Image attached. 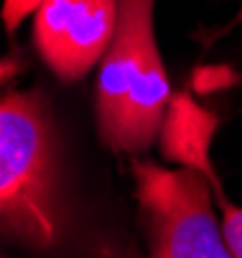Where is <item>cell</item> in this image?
<instances>
[{
    "label": "cell",
    "mask_w": 242,
    "mask_h": 258,
    "mask_svg": "<svg viewBox=\"0 0 242 258\" xmlns=\"http://www.w3.org/2000/svg\"><path fill=\"white\" fill-rule=\"evenodd\" d=\"M44 0H3V23L13 33L31 13H36L41 8Z\"/></svg>",
    "instance_id": "obj_7"
},
{
    "label": "cell",
    "mask_w": 242,
    "mask_h": 258,
    "mask_svg": "<svg viewBox=\"0 0 242 258\" xmlns=\"http://www.w3.org/2000/svg\"><path fill=\"white\" fill-rule=\"evenodd\" d=\"M153 6L156 0H117V31L99 61L97 133L115 154L151 151L174 100L156 44Z\"/></svg>",
    "instance_id": "obj_1"
},
{
    "label": "cell",
    "mask_w": 242,
    "mask_h": 258,
    "mask_svg": "<svg viewBox=\"0 0 242 258\" xmlns=\"http://www.w3.org/2000/svg\"><path fill=\"white\" fill-rule=\"evenodd\" d=\"M135 197L143 210L151 258H232L212 210V184L204 174L133 156Z\"/></svg>",
    "instance_id": "obj_3"
},
{
    "label": "cell",
    "mask_w": 242,
    "mask_h": 258,
    "mask_svg": "<svg viewBox=\"0 0 242 258\" xmlns=\"http://www.w3.org/2000/svg\"><path fill=\"white\" fill-rule=\"evenodd\" d=\"M217 123V115L196 105L189 95H174L158 136L163 156L168 161H176L179 166L204 174L209 184H217L219 179L209 159Z\"/></svg>",
    "instance_id": "obj_5"
},
{
    "label": "cell",
    "mask_w": 242,
    "mask_h": 258,
    "mask_svg": "<svg viewBox=\"0 0 242 258\" xmlns=\"http://www.w3.org/2000/svg\"><path fill=\"white\" fill-rule=\"evenodd\" d=\"M0 212L8 235L33 248L59 238L56 133L39 90H6L0 102Z\"/></svg>",
    "instance_id": "obj_2"
},
{
    "label": "cell",
    "mask_w": 242,
    "mask_h": 258,
    "mask_svg": "<svg viewBox=\"0 0 242 258\" xmlns=\"http://www.w3.org/2000/svg\"><path fill=\"white\" fill-rule=\"evenodd\" d=\"M219 210H222V235L227 240V248L232 253V258H242V207L232 205L224 195V189L214 192Z\"/></svg>",
    "instance_id": "obj_6"
},
{
    "label": "cell",
    "mask_w": 242,
    "mask_h": 258,
    "mask_svg": "<svg viewBox=\"0 0 242 258\" xmlns=\"http://www.w3.org/2000/svg\"><path fill=\"white\" fill-rule=\"evenodd\" d=\"M117 31V0H44L33 18V44L49 69L77 82L102 61Z\"/></svg>",
    "instance_id": "obj_4"
}]
</instances>
